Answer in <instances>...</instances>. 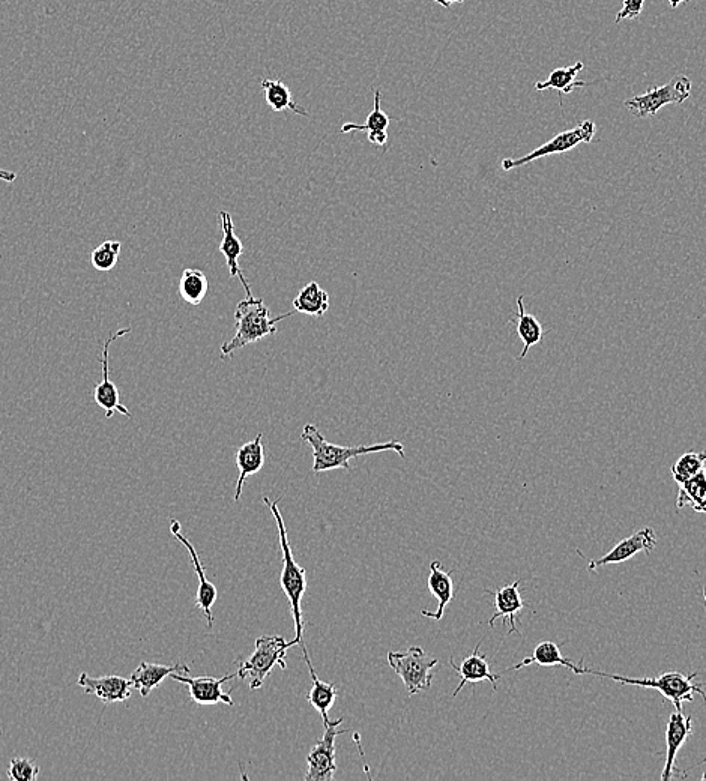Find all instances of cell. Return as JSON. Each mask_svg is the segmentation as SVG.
Masks as SVG:
<instances>
[{"mask_svg": "<svg viewBox=\"0 0 706 781\" xmlns=\"http://www.w3.org/2000/svg\"><path fill=\"white\" fill-rule=\"evenodd\" d=\"M703 763H706V759H703L702 762L696 763V765L690 766V768L685 769V771H688V769L696 768V766L703 765Z\"/></svg>", "mask_w": 706, "mask_h": 781, "instance_id": "obj_38", "label": "cell"}, {"mask_svg": "<svg viewBox=\"0 0 706 781\" xmlns=\"http://www.w3.org/2000/svg\"><path fill=\"white\" fill-rule=\"evenodd\" d=\"M517 334L523 343L522 353L519 355V361L526 358L529 349L535 344H540L544 337L543 325L534 314L528 313L523 305V296L517 298Z\"/></svg>", "mask_w": 706, "mask_h": 781, "instance_id": "obj_23", "label": "cell"}, {"mask_svg": "<svg viewBox=\"0 0 706 781\" xmlns=\"http://www.w3.org/2000/svg\"><path fill=\"white\" fill-rule=\"evenodd\" d=\"M170 532L175 535L176 540L181 541L184 544L185 549L188 550L190 555L191 564H193L194 571L197 574V580H199V589H197L196 607L202 610L205 615L206 621H208V627H214V615H212V607H214L215 601L218 598V589L214 583L209 582L206 579L205 565L200 561L199 553L194 549L191 541L187 537H184L181 532V523L178 520H170Z\"/></svg>", "mask_w": 706, "mask_h": 781, "instance_id": "obj_12", "label": "cell"}, {"mask_svg": "<svg viewBox=\"0 0 706 781\" xmlns=\"http://www.w3.org/2000/svg\"><path fill=\"white\" fill-rule=\"evenodd\" d=\"M691 720H693L691 715L685 717L682 711H676V709L670 714L666 727V762H664L663 772H661V780L663 781H669L673 777H681V772L675 768V762L678 751L681 750L693 730V721Z\"/></svg>", "mask_w": 706, "mask_h": 781, "instance_id": "obj_14", "label": "cell"}, {"mask_svg": "<svg viewBox=\"0 0 706 781\" xmlns=\"http://www.w3.org/2000/svg\"><path fill=\"white\" fill-rule=\"evenodd\" d=\"M310 676L311 681H313V687L308 691L305 699L322 715L323 726H329L334 721L329 718V709L334 706L335 700H337V687H335L334 682H323L322 679L317 678L316 673Z\"/></svg>", "mask_w": 706, "mask_h": 781, "instance_id": "obj_28", "label": "cell"}, {"mask_svg": "<svg viewBox=\"0 0 706 781\" xmlns=\"http://www.w3.org/2000/svg\"><path fill=\"white\" fill-rule=\"evenodd\" d=\"M301 439L307 442L311 450H313L314 474L334 471V469L340 468L350 471V460L369 456V454L385 453V451H394L402 459H406L405 445L402 442L390 441L382 442V444L358 445V447H341V445L331 444V442L326 441L325 436L313 424L304 426Z\"/></svg>", "mask_w": 706, "mask_h": 781, "instance_id": "obj_2", "label": "cell"}, {"mask_svg": "<svg viewBox=\"0 0 706 781\" xmlns=\"http://www.w3.org/2000/svg\"><path fill=\"white\" fill-rule=\"evenodd\" d=\"M172 678L181 682V684L187 685L191 700L197 703V705L212 706L218 705V703H226L229 706L235 705L230 693H224L223 685L229 682L230 679L238 678V673H229V675L223 676V678H212V676L190 678L188 673H172Z\"/></svg>", "mask_w": 706, "mask_h": 781, "instance_id": "obj_11", "label": "cell"}, {"mask_svg": "<svg viewBox=\"0 0 706 781\" xmlns=\"http://www.w3.org/2000/svg\"><path fill=\"white\" fill-rule=\"evenodd\" d=\"M296 645V640L286 642L281 636H260L254 643V652L242 661L239 667L238 678L245 679L250 676V690H259L265 679L271 675L275 666L286 670L287 649Z\"/></svg>", "mask_w": 706, "mask_h": 781, "instance_id": "obj_5", "label": "cell"}, {"mask_svg": "<svg viewBox=\"0 0 706 781\" xmlns=\"http://www.w3.org/2000/svg\"><path fill=\"white\" fill-rule=\"evenodd\" d=\"M693 83L687 76H675L667 85L651 88L648 92L625 101V107L637 118H651L664 106H678L690 98Z\"/></svg>", "mask_w": 706, "mask_h": 781, "instance_id": "obj_7", "label": "cell"}, {"mask_svg": "<svg viewBox=\"0 0 706 781\" xmlns=\"http://www.w3.org/2000/svg\"><path fill=\"white\" fill-rule=\"evenodd\" d=\"M40 766L35 765L26 757H16L11 760L7 769L8 778L11 781H37L40 777Z\"/></svg>", "mask_w": 706, "mask_h": 781, "instance_id": "obj_33", "label": "cell"}, {"mask_svg": "<svg viewBox=\"0 0 706 781\" xmlns=\"http://www.w3.org/2000/svg\"><path fill=\"white\" fill-rule=\"evenodd\" d=\"M702 780H703V781H705V780H706V772H705V774H703V775H702Z\"/></svg>", "mask_w": 706, "mask_h": 781, "instance_id": "obj_40", "label": "cell"}, {"mask_svg": "<svg viewBox=\"0 0 706 781\" xmlns=\"http://www.w3.org/2000/svg\"><path fill=\"white\" fill-rule=\"evenodd\" d=\"M122 244L119 241H104L91 254L92 266L97 271L109 272L118 265Z\"/></svg>", "mask_w": 706, "mask_h": 781, "instance_id": "obj_32", "label": "cell"}, {"mask_svg": "<svg viewBox=\"0 0 706 781\" xmlns=\"http://www.w3.org/2000/svg\"><path fill=\"white\" fill-rule=\"evenodd\" d=\"M703 598H705V604H706V586L703 588Z\"/></svg>", "mask_w": 706, "mask_h": 781, "instance_id": "obj_39", "label": "cell"}, {"mask_svg": "<svg viewBox=\"0 0 706 781\" xmlns=\"http://www.w3.org/2000/svg\"><path fill=\"white\" fill-rule=\"evenodd\" d=\"M172 673H190V669L181 661L173 666L142 661L139 667L131 673V681H133L134 688L139 690L140 696L148 697L155 688L163 684L167 676H172Z\"/></svg>", "mask_w": 706, "mask_h": 781, "instance_id": "obj_19", "label": "cell"}, {"mask_svg": "<svg viewBox=\"0 0 706 781\" xmlns=\"http://www.w3.org/2000/svg\"><path fill=\"white\" fill-rule=\"evenodd\" d=\"M293 308L298 313L308 314V316H325L329 308V295L326 290L320 287L316 281L308 283L299 295L293 299Z\"/></svg>", "mask_w": 706, "mask_h": 781, "instance_id": "obj_27", "label": "cell"}, {"mask_svg": "<svg viewBox=\"0 0 706 781\" xmlns=\"http://www.w3.org/2000/svg\"><path fill=\"white\" fill-rule=\"evenodd\" d=\"M263 435L259 433L253 441L247 442L236 453V466L239 469L238 483H236L235 502L242 496L245 480L251 475L259 474L265 465V450H263Z\"/></svg>", "mask_w": 706, "mask_h": 781, "instance_id": "obj_21", "label": "cell"}, {"mask_svg": "<svg viewBox=\"0 0 706 781\" xmlns=\"http://www.w3.org/2000/svg\"><path fill=\"white\" fill-rule=\"evenodd\" d=\"M520 583L522 579L516 580L511 585L499 588L498 591L493 592L495 595V613L492 618L489 619V627H495V622L498 619H502V624L510 625V631L507 636H511L513 633H519L517 628V615L522 612L528 604L523 601L522 594H520Z\"/></svg>", "mask_w": 706, "mask_h": 781, "instance_id": "obj_17", "label": "cell"}, {"mask_svg": "<svg viewBox=\"0 0 706 781\" xmlns=\"http://www.w3.org/2000/svg\"><path fill=\"white\" fill-rule=\"evenodd\" d=\"M706 463V451L702 453H685L676 460L675 465L672 466L670 472H672L673 481L676 484L685 483L690 480L694 475L699 474L702 469H705Z\"/></svg>", "mask_w": 706, "mask_h": 781, "instance_id": "obj_31", "label": "cell"}, {"mask_svg": "<svg viewBox=\"0 0 706 781\" xmlns=\"http://www.w3.org/2000/svg\"><path fill=\"white\" fill-rule=\"evenodd\" d=\"M17 179V175L14 172H10V170H0V181L4 182H14Z\"/></svg>", "mask_w": 706, "mask_h": 781, "instance_id": "obj_35", "label": "cell"}, {"mask_svg": "<svg viewBox=\"0 0 706 781\" xmlns=\"http://www.w3.org/2000/svg\"><path fill=\"white\" fill-rule=\"evenodd\" d=\"M531 664H537V666L543 667L562 666L567 667V669H570V667L573 666V663L562 655L559 645H556L555 642H550V640H546V642L538 643V645L535 646L531 657L525 658V660L520 661L516 666L505 670V673L510 672V670L523 669V667L531 666Z\"/></svg>", "mask_w": 706, "mask_h": 781, "instance_id": "obj_29", "label": "cell"}, {"mask_svg": "<svg viewBox=\"0 0 706 781\" xmlns=\"http://www.w3.org/2000/svg\"><path fill=\"white\" fill-rule=\"evenodd\" d=\"M594 136L595 124L588 119V121L580 122L573 130L559 133L558 136L553 137L552 140L544 143L540 148L534 149L531 154L525 155V157L505 158L502 161V169L505 172H510V170L519 169V167L526 166V164L540 160V158L549 157V155L565 154V152L577 148L582 143H591L594 140Z\"/></svg>", "mask_w": 706, "mask_h": 781, "instance_id": "obj_8", "label": "cell"}, {"mask_svg": "<svg viewBox=\"0 0 706 781\" xmlns=\"http://www.w3.org/2000/svg\"><path fill=\"white\" fill-rule=\"evenodd\" d=\"M438 658L429 657L421 646H412L408 651L388 652V664L403 681L408 696H417L432 687V670L438 666Z\"/></svg>", "mask_w": 706, "mask_h": 781, "instance_id": "obj_6", "label": "cell"}, {"mask_svg": "<svg viewBox=\"0 0 706 781\" xmlns=\"http://www.w3.org/2000/svg\"><path fill=\"white\" fill-rule=\"evenodd\" d=\"M290 316H293V313L271 319V311L262 298H254V296L245 298L236 305V332L232 340L226 341L221 346V355L223 358H229L235 350L257 343L269 335L277 334V323Z\"/></svg>", "mask_w": 706, "mask_h": 781, "instance_id": "obj_4", "label": "cell"}, {"mask_svg": "<svg viewBox=\"0 0 706 781\" xmlns=\"http://www.w3.org/2000/svg\"><path fill=\"white\" fill-rule=\"evenodd\" d=\"M218 217H220L221 230H223L220 251L221 254L226 257L230 277H238L239 280H241L242 286H244L245 292H247V298H251L253 292H251L250 284L245 280L238 262L239 257L244 253V244H242L241 239H239L238 235L235 233L232 215H230L229 212L221 211L220 214H218Z\"/></svg>", "mask_w": 706, "mask_h": 781, "instance_id": "obj_18", "label": "cell"}, {"mask_svg": "<svg viewBox=\"0 0 706 781\" xmlns=\"http://www.w3.org/2000/svg\"><path fill=\"white\" fill-rule=\"evenodd\" d=\"M685 507L693 508L696 513L706 514V469L679 484L676 508L682 510Z\"/></svg>", "mask_w": 706, "mask_h": 781, "instance_id": "obj_24", "label": "cell"}, {"mask_svg": "<svg viewBox=\"0 0 706 781\" xmlns=\"http://www.w3.org/2000/svg\"><path fill=\"white\" fill-rule=\"evenodd\" d=\"M344 718L340 717L332 721L325 727L322 739L316 742L313 750L307 757V774L304 775L305 781H331L334 780L337 763H335V739L341 733L349 730H338V726L343 723Z\"/></svg>", "mask_w": 706, "mask_h": 781, "instance_id": "obj_9", "label": "cell"}, {"mask_svg": "<svg viewBox=\"0 0 706 781\" xmlns=\"http://www.w3.org/2000/svg\"><path fill=\"white\" fill-rule=\"evenodd\" d=\"M131 328L119 329L115 334L110 335L103 344V352H101V370H103V377L101 382L95 386L94 400L104 414H106L107 420L113 418L115 412L124 415V417L131 418V412L128 411L127 406L121 402V394H119L118 386L115 382L109 379V349L112 346L113 341L118 340L119 337L130 334Z\"/></svg>", "mask_w": 706, "mask_h": 781, "instance_id": "obj_10", "label": "cell"}, {"mask_svg": "<svg viewBox=\"0 0 706 781\" xmlns=\"http://www.w3.org/2000/svg\"><path fill=\"white\" fill-rule=\"evenodd\" d=\"M382 94L379 89L375 91V106H373V112L370 113L367 118L366 124L357 125L352 122H347L341 127V133L349 134L353 131H360V133L369 134V142L375 146H382L385 148L388 142V127H390V116L382 110L381 107Z\"/></svg>", "mask_w": 706, "mask_h": 781, "instance_id": "obj_22", "label": "cell"}, {"mask_svg": "<svg viewBox=\"0 0 706 781\" xmlns=\"http://www.w3.org/2000/svg\"><path fill=\"white\" fill-rule=\"evenodd\" d=\"M585 68L583 62H576L571 67L556 68L552 71L549 79L544 82L535 83V89L537 91H547V89H555L559 94L570 95L576 88H585L588 83L580 82L577 80V74Z\"/></svg>", "mask_w": 706, "mask_h": 781, "instance_id": "obj_25", "label": "cell"}, {"mask_svg": "<svg viewBox=\"0 0 706 781\" xmlns=\"http://www.w3.org/2000/svg\"><path fill=\"white\" fill-rule=\"evenodd\" d=\"M667 2H669L670 7L678 8L679 5L684 4L687 0H667Z\"/></svg>", "mask_w": 706, "mask_h": 781, "instance_id": "obj_37", "label": "cell"}, {"mask_svg": "<svg viewBox=\"0 0 706 781\" xmlns=\"http://www.w3.org/2000/svg\"><path fill=\"white\" fill-rule=\"evenodd\" d=\"M427 588H429L430 594L438 600V610L436 612H429V610H423L421 615L424 618L435 619V621H441L444 618L445 607L451 604L454 598V582L453 571L442 570V564L439 561H433L430 564V576L427 579Z\"/></svg>", "mask_w": 706, "mask_h": 781, "instance_id": "obj_20", "label": "cell"}, {"mask_svg": "<svg viewBox=\"0 0 706 781\" xmlns=\"http://www.w3.org/2000/svg\"><path fill=\"white\" fill-rule=\"evenodd\" d=\"M79 685L86 694H94L104 705L125 702L130 699L133 691V681L118 675L98 676L92 678L88 673L79 676Z\"/></svg>", "mask_w": 706, "mask_h": 781, "instance_id": "obj_15", "label": "cell"}, {"mask_svg": "<svg viewBox=\"0 0 706 781\" xmlns=\"http://www.w3.org/2000/svg\"><path fill=\"white\" fill-rule=\"evenodd\" d=\"M655 546H657V537H655L654 529H640L636 534L619 541L603 558L589 559L588 570L595 571L597 568L606 567V565L622 564V562H627L628 559L636 556L637 553L643 552L646 555H651Z\"/></svg>", "mask_w": 706, "mask_h": 781, "instance_id": "obj_13", "label": "cell"}, {"mask_svg": "<svg viewBox=\"0 0 706 781\" xmlns=\"http://www.w3.org/2000/svg\"><path fill=\"white\" fill-rule=\"evenodd\" d=\"M209 283L200 269L187 268L179 281V295L187 304L200 305L208 293Z\"/></svg>", "mask_w": 706, "mask_h": 781, "instance_id": "obj_30", "label": "cell"}, {"mask_svg": "<svg viewBox=\"0 0 706 781\" xmlns=\"http://www.w3.org/2000/svg\"><path fill=\"white\" fill-rule=\"evenodd\" d=\"M643 5H645V0H624L621 11L616 14L615 25H619L624 20H634L640 17Z\"/></svg>", "mask_w": 706, "mask_h": 781, "instance_id": "obj_34", "label": "cell"}, {"mask_svg": "<svg viewBox=\"0 0 706 781\" xmlns=\"http://www.w3.org/2000/svg\"><path fill=\"white\" fill-rule=\"evenodd\" d=\"M262 89L265 91L266 104H268L272 112H286V110H289V112H293L295 115L308 116V113L296 104V101L293 100L292 92L281 80L265 79L262 82Z\"/></svg>", "mask_w": 706, "mask_h": 781, "instance_id": "obj_26", "label": "cell"}, {"mask_svg": "<svg viewBox=\"0 0 706 781\" xmlns=\"http://www.w3.org/2000/svg\"><path fill=\"white\" fill-rule=\"evenodd\" d=\"M433 2L442 5L444 8H451L454 4H463L465 0H433Z\"/></svg>", "mask_w": 706, "mask_h": 781, "instance_id": "obj_36", "label": "cell"}, {"mask_svg": "<svg viewBox=\"0 0 706 781\" xmlns=\"http://www.w3.org/2000/svg\"><path fill=\"white\" fill-rule=\"evenodd\" d=\"M280 501V498L274 502L269 501L266 496L263 498V502L268 505L272 516H274L275 523H277L278 540H280V549L281 553H283V570H281L280 585L284 595L289 600L290 613H292L293 625H295L296 645L301 646L305 663H307L308 670H310V675H313V673H316V670H314L310 657H308L307 648H305L304 618H302V598H304L305 592H307V577H305L307 573H305V568H302L293 558L286 525H284L281 511L278 510V502Z\"/></svg>", "mask_w": 706, "mask_h": 781, "instance_id": "obj_1", "label": "cell"}, {"mask_svg": "<svg viewBox=\"0 0 706 781\" xmlns=\"http://www.w3.org/2000/svg\"><path fill=\"white\" fill-rule=\"evenodd\" d=\"M571 672L576 675H595L601 678L612 679L624 685H636V687L651 688V690L660 691L663 697L673 703L676 711H682V703L693 702L694 694H699L703 700H706V693L703 691L700 682H694L697 673L685 675L682 672H666L660 676H646V678H628V676L613 675V673L597 672V670L583 667L582 664H574L570 667Z\"/></svg>", "mask_w": 706, "mask_h": 781, "instance_id": "obj_3", "label": "cell"}, {"mask_svg": "<svg viewBox=\"0 0 706 781\" xmlns=\"http://www.w3.org/2000/svg\"><path fill=\"white\" fill-rule=\"evenodd\" d=\"M480 648L481 642L475 646L474 652L469 657H466L460 666H457L453 658H450V666L460 676V682L456 690H454L453 697L459 696L460 691L466 684H478V682L483 681H489L493 690H498V681L501 678V673H493L490 670L489 661H487L486 655L481 654Z\"/></svg>", "mask_w": 706, "mask_h": 781, "instance_id": "obj_16", "label": "cell"}]
</instances>
